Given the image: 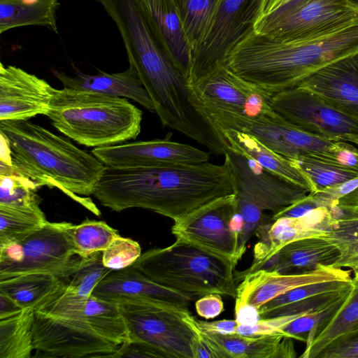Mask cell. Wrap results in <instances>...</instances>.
<instances>
[{"label": "cell", "instance_id": "obj_1", "mask_svg": "<svg viewBox=\"0 0 358 358\" xmlns=\"http://www.w3.org/2000/svg\"><path fill=\"white\" fill-rule=\"evenodd\" d=\"M234 194L229 166L209 162L134 167L106 166L93 195L116 212L140 208L178 221Z\"/></svg>", "mask_w": 358, "mask_h": 358}, {"label": "cell", "instance_id": "obj_2", "mask_svg": "<svg viewBox=\"0 0 358 358\" xmlns=\"http://www.w3.org/2000/svg\"><path fill=\"white\" fill-rule=\"evenodd\" d=\"M358 52V24L314 38L285 41L254 31L227 57L235 75L273 95L323 66Z\"/></svg>", "mask_w": 358, "mask_h": 358}, {"label": "cell", "instance_id": "obj_3", "mask_svg": "<svg viewBox=\"0 0 358 358\" xmlns=\"http://www.w3.org/2000/svg\"><path fill=\"white\" fill-rule=\"evenodd\" d=\"M0 134L8 142L11 168L38 187H56L97 216L92 199L105 165L92 153L78 148L29 120L0 121Z\"/></svg>", "mask_w": 358, "mask_h": 358}, {"label": "cell", "instance_id": "obj_4", "mask_svg": "<svg viewBox=\"0 0 358 358\" xmlns=\"http://www.w3.org/2000/svg\"><path fill=\"white\" fill-rule=\"evenodd\" d=\"M46 116L65 136L101 148L135 139L143 112L124 97L64 87L56 90Z\"/></svg>", "mask_w": 358, "mask_h": 358}, {"label": "cell", "instance_id": "obj_5", "mask_svg": "<svg viewBox=\"0 0 358 358\" xmlns=\"http://www.w3.org/2000/svg\"><path fill=\"white\" fill-rule=\"evenodd\" d=\"M232 259L176 239L171 245L148 250L132 265L155 283L191 301L209 294L236 296Z\"/></svg>", "mask_w": 358, "mask_h": 358}, {"label": "cell", "instance_id": "obj_6", "mask_svg": "<svg viewBox=\"0 0 358 358\" xmlns=\"http://www.w3.org/2000/svg\"><path fill=\"white\" fill-rule=\"evenodd\" d=\"M224 156L231 173L237 211L244 220L238 245L241 258L247 243L264 222L308 192L229 148Z\"/></svg>", "mask_w": 358, "mask_h": 358}, {"label": "cell", "instance_id": "obj_7", "mask_svg": "<svg viewBox=\"0 0 358 358\" xmlns=\"http://www.w3.org/2000/svg\"><path fill=\"white\" fill-rule=\"evenodd\" d=\"M116 303L127 327L128 341L148 344L164 357L195 358L199 333L187 317L188 308L152 300Z\"/></svg>", "mask_w": 358, "mask_h": 358}, {"label": "cell", "instance_id": "obj_8", "mask_svg": "<svg viewBox=\"0 0 358 358\" xmlns=\"http://www.w3.org/2000/svg\"><path fill=\"white\" fill-rule=\"evenodd\" d=\"M206 113L216 128L248 134L288 159L308 156L341 166L343 151L349 143L328 140L303 131L272 108L254 117L216 110Z\"/></svg>", "mask_w": 358, "mask_h": 358}, {"label": "cell", "instance_id": "obj_9", "mask_svg": "<svg viewBox=\"0 0 358 358\" xmlns=\"http://www.w3.org/2000/svg\"><path fill=\"white\" fill-rule=\"evenodd\" d=\"M70 222H50L24 239L0 246V280L47 273L61 280L70 275L80 257L67 229Z\"/></svg>", "mask_w": 358, "mask_h": 358}, {"label": "cell", "instance_id": "obj_10", "mask_svg": "<svg viewBox=\"0 0 358 358\" xmlns=\"http://www.w3.org/2000/svg\"><path fill=\"white\" fill-rule=\"evenodd\" d=\"M358 24V6L349 0H301L262 16L255 31L285 41L320 37Z\"/></svg>", "mask_w": 358, "mask_h": 358}, {"label": "cell", "instance_id": "obj_11", "mask_svg": "<svg viewBox=\"0 0 358 358\" xmlns=\"http://www.w3.org/2000/svg\"><path fill=\"white\" fill-rule=\"evenodd\" d=\"M265 1L220 0L207 34L192 54L189 85L223 64L229 54L255 31Z\"/></svg>", "mask_w": 358, "mask_h": 358}, {"label": "cell", "instance_id": "obj_12", "mask_svg": "<svg viewBox=\"0 0 358 358\" xmlns=\"http://www.w3.org/2000/svg\"><path fill=\"white\" fill-rule=\"evenodd\" d=\"M272 109L301 129L334 141L358 145V118L325 98L301 87L272 95Z\"/></svg>", "mask_w": 358, "mask_h": 358}, {"label": "cell", "instance_id": "obj_13", "mask_svg": "<svg viewBox=\"0 0 358 358\" xmlns=\"http://www.w3.org/2000/svg\"><path fill=\"white\" fill-rule=\"evenodd\" d=\"M34 350L45 357H113L116 345L98 334L84 317H68L36 310Z\"/></svg>", "mask_w": 358, "mask_h": 358}, {"label": "cell", "instance_id": "obj_14", "mask_svg": "<svg viewBox=\"0 0 358 358\" xmlns=\"http://www.w3.org/2000/svg\"><path fill=\"white\" fill-rule=\"evenodd\" d=\"M234 194L203 206L184 218L174 222L171 233L179 239L210 252L232 259H241L239 236L231 227L237 213Z\"/></svg>", "mask_w": 358, "mask_h": 358}, {"label": "cell", "instance_id": "obj_15", "mask_svg": "<svg viewBox=\"0 0 358 358\" xmlns=\"http://www.w3.org/2000/svg\"><path fill=\"white\" fill-rule=\"evenodd\" d=\"M189 86L205 113L217 110L254 117L272 108V95L239 78L223 64Z\"/></svg>", "mask_w": 358, "mask_h": 358}, {"label": "cell", "instance_id": "obj_16", "mask_svg": "<svg viewBox=\"0 0 358 358\" xmlns=\"http://www.w3.org/2000/svg\"><path fill=\"white\" fill-rule=\"evenodd\" d=\"M164 139L136 141L94 148L92 153L106 166L134 167L160 164H194L208 162L210 153L188 144Z\"/></svg>", "mask_w": 358, "mask_h": 358}, {"label": "cell", "instance_id": "obj_17", "mask_svg": "<svg viewBox=\"0 0 358 358\" xmlns=\"http://www.w3.org/2000/svg\"><path fill=\"white\" fill-rule=\"evenodd\" d=\"M57 89L24 69L0 64V121L46 115Z\"/></svg>", "mask_w": 358, "mask_h": 358}, {"label": "cell", "instance_id": "obj_18", "mask_svg": "<svg viewBox=\"0 0 358 358\" xmlns=\"http://www.w3.org/2000/svg\"><path fill=\"white\" fill-rule=\"evenodd\" d=\"M334 220L328 208L319 207L303 217L271 218L264 222L255 234L258 241L254 246L251 266L244 271L235 273L236 279L257 271L281 248L292 241L324 236Z\"/></svg>", "mask_w": 358, "mask_h": 358}, {"label": "cell", "instance_id": "obj_19", "mask_svg": "<svg viewBox=\"0 0 358 358\" xmlns=\"http://www.w3.org/2000/svg\"><path fill=\"white\" fill-rule=\"evenodd\" d=\"M236 287L235 307L249 305L257 310L274 298L297 287L331 280H352L350 271L319 265L314 271L296 275L259 269L243 275Z\"/></svg>", "mask_w": 358, "mask_h": 358}, {"label": "cell", "instance_id": "obj_20", "mask_svg": "<svg viewBox=\"0 0 358 358\" xmlns=\"http://www.w3.org/2000/svg\"><path fill=\"white\" fill-rule=\"evenodd\" d=\"M296 86L325 98L358 118V52L323 66Z\"/></svg>", "mask_w": 358, "mask_h": 358}, {"label": "cell", "instance_id": "obj_21", "mask_svg": "<svg viewBox=\"0 0 358 358\" xmlns=\"http://www.w3.org/2000/svg\"><path fill=\"white\" fill-rule=\"evenodd\" d=\"M160 46L188 80L192 50L183 34L174 0H138Z\"/></svg>", "mask_w": 358, "mask_h": 358}, {"label": "cell", "instance_id": "obj_22", "mask_svg": "<svg viewBox=\"0 0 358 358\" xmlns=\"http://www.w3.org/2000/svg\"><path fill=\"white\" fill-rule=\"evenodd\" d=\"M92 295L115 303L122 300H152L187 308L192 301L152 281L133 266L109 273L96 286Z\"/></svg>", "mask_w": 358, "mask_h": 358}, {"label": "cell", "instance_id": "obj_23", "mask_svg": "<svg viewBox=\"0 0 358 358\" xmlns=\"http://www.w3.org/2000/svg\"><path fill=\"white\" fill-rule=\"evenodd\" d=\"M340 256L338 249L322 237L306 238L292 241L263 263L264 269L285 275L314 271L319 265L334 266Z\"/></svg>", "mask_w": 358, "mask_h": 358}, {"label": "cell", "instance_id": "obj_24", "mask_svg": "<svg viewBox=\"0 0 358 358\" xmlns=\"http://www.w3.org/2000/svg\"><path fill=\"white\" fill-rule=\"evenodd\" d=\"M52 73L63 84L64 87L129 98L140 103L149 111L155 112L150 95L135 70L131 66L124 71L115 73L100 72L91 75L77 70L74 76H69L57 70H52Z\"/></svg>", "mask_w": 358, "mask_h": 358}, {"label": "cell", "instance_id": "obj_25", "mask_svg": "<svg viewBox=\"0 0 358 358\" xmlns=\"http://www.w3.org/2000/svg\"><path fill=\"white\" fill-rule=\"evenodd\" d=\"M201 332L212 344L219 358H294L296 356L293 338L281 334L249 337L238 334Z\"/></svg>", "mask_w": 358, "mask_h": 358}, {"label": "cell", "instance_id": "obj_26", "mask_svg": "<svg viewBox=\"0 0 358 358\" xmlns=\"http://www.w3.org/2000/svg\"><path fill=\"white\" fill-rule=\"evenodd\" d=\"M218 129L228 148L255 161L265 169L303 187L308 192H315L311 181L291 160L271 150L248 134L231 129Z\"/></svg>", "mask_w": 358, "mask_h": 358}, {"label": "cell", "instance_id": "obj_27", "mask_svg": "<svg viewBox=\"0 0 358 358\" xmlns=\"http://www.w3.org/2000/svg\"><path fill=\"white\" fill-rule=\"evenodd\" d=\"M59 0H0V34L20 27L37 25L58 34Z\"/></svg>", "mask_w": 358, "mask_h": 358}, {"label": "cell", "instance_id": "obj_28", "mask_svg": "<svg viewBox=\"0 0 358 358\" xmlns=\"http://www.w3.org/2000/svg\"><path fill=\"white\" fill-rule=\"evenodd\" d=\"M64 282L47 273H31L0 280V293L13 299L21 308L41 307Z\"/></svg>", "mask_w": 358, "mask_h": 358}, {"label": "cell", "instance_id": "obj_29", "mask_svg": "<svg viewBox=\"0 0 358 358\" xmlns=\"http://www.w3.org/2000/svg\"><path fill=\"white\" fill-rule=\"evenodd\" d=\"M34 313L33 308H24L0 319V358L31 357Z\"/></svg>", "mask_w": 358, "mask_h": 358}, {"label": "cell", "instance_id": "obj_30", "mask_svg": "<svg viewBox=\"0 0 358 358\" xmlns=\"http://www.w3.org/2000/svg\"><path fill=\"white\" fill-rule=\"evenodd\" d=\"M83 316L106 340L118 345L129 340L127 327L117 303L90 295L85 300Z\"/></svg>", "mask_w": 358, "mask_h": 358}, {"label": "cell", "instance_id": "obj_31", "mask_svg": "<svg viewBox=\"0 0 358 358\" xmlns=\"http://www.w3.org/2000/svg\"><path fill=\"white\" fill-rule=\"evenodd\" d=\"M48 222L39 205L15 207L0 204V246L24 239Z\"/></svg>", "mask_w": 358, "mask_h": 358}, {"label": "cell", "instance_id": "obj_32", "mask_svg": "<svg viewBox=\"0 0 358 358\" xmlns=\"http://www.w3.org/2000/svg\"><path fill=\"white\" fill-rule=\"evenodd\" d=\"M358 331V278L352 281L350 296L327 326L306 347L301 358H316L328 344L336 338Z\"/></svg>", "mask_w": 358, "mask_h": 358}, {"label": "cell", "instance_id": "obj_33", "mask_svg": "<svg viewBox=\"0 0 358 358\" xmlns=\"http://www.w3.org/2000/svg\"><path fill=\"white\" fill-rule=\"evenodd\" d=\"M174 1L183 34L193 54L208 32L220 0Z\"/></svg>", "mask_w": 358, "mask_h": 358}, {"label": "cell", "instance_id": "obj_34", "mask_svg": "<svg viewBox=\"0 0 358 358\" xmlns=\"http://www.w3.org/2000/svg\"><path fill=\"white\" fill-rule=\"evenodd\" d=\"M67 231L76 255L82 258L103 252L120 236L104 221L88 219L78 224L70 223Z\"/></svg>", "mask_w": 358, "mask_h": 358}, {"label": "cell", "instance_id": "obj_35", "mask_svg": "<svg viewBox=\"0 0 358 358\" xmlns=\"http://www.w3.org/2000/svg\"><path fill=\"white\" fill-rule=\"evenodd\" d=\"M351 289L327 306L292 320L282 328V331L287 336L306 342L308 347L344 306Z\"/></svg>", "mask_w": 358, "mask_h": 358}, {"label": "cell", "instance_id": "obj_36", "mask_svg": "<svg viewBox=\"0 0 358 358\" xmlns=\"http://www.w3.org/2000/svg\"><path fill=\"white\" fill-rule=\"evenodd\" d=\"M321 237L327 239L340 252L334 266L350 268L354 273L358 271V213L347 219L334 220L329 229Z\"/></svg>", "mask_w": 358, "mask_h": 358}, {"label": "cell", "instance_id": "obj_37", "mask_svg": "<svg viewBox=\"0 0 358 358\" xmlns=\"http://www.w3.org/2000/svg\"><path fill=\"white\" fill-rule=\"evenodd\" d=\"M289 160L311 181L314 193L358 176V171L317 157L301 156Z\"/></svg>", "mask_w": 358, "mask_h": 358}, {"label": "cell", "instance_id": "obj_38", "mask_svg": "<svg viewBox=\"0 0 358 358\" xmlns=\"http://www.w3.org/2000/svg\"><path fill=\"white\" fill-rule=\"evenodd\" d=\"M39 188L32 180L15 173L0 162V204L15 207L40 205Z\"/></svg>", "mask_w": 358, "mask_h": 358}, {"label": "cell", "instance_id": "obj_39", "mask_svg": "<svg viewBox=\"0 0 358 358\" xmlns=\"http://www.w3.org/2000/svg\"><path fill=\"white\" fill-rule=\"evenodd\" d=\"M111 271L104 266L102 252H99L87 257H80L73 271L62 280L70 290L83 298H87L99 282Z\"/></svg>", "mask_w": 358, "mask_h": 358}, {"label": "cell", "instance_id": "obj_40", "mask_svg": "<svg viewBox=\"0 0 358 358\" xmlns=\"http://www.w3.org/2000/svg\"><path fill=\"white\" fill-rule=\"evenodd\" d=\"M352 281V280H331L297 287L264 304L258 309L259 316L275 308L299 301L313 295L343 289L350 286Z\"/></svg>", "mask_w": 358, "mask_h": 358}, {"label": "cell", "instance_id": "obj_41", "mask_svg": "<svg viewBox=\"0 0 358 358\" xmlns=\"http://www.w3.org/2000/svg\"><path fill=\"white\" fill-rule=\"evenodd\" d=\"M352 288L350 286L338 291H331L313 295L267 312L260 316L261 319L282 316L303 315L324 308L345 294Z\"/></svg>", "mask_w": 358, "mask_h": 358}, {"label": "cell", "instance_id": "obj_42", "mask_svg": "<svg viewBox=\"0 0 358 358\" xmlns=\"http://www.w3.org/2000/svg\"><path fill=\"white\" fill-rule=\"evenodd\" d=\"M141 255L137 241L119 236L102 252V261L108 269L120 271L132 266Z\"/></svg>", "mask_w": 358, "mask_h": 358}, {"label": "cell", "instance_id": "obj_43", "mask_svg": "<svg viewBox=\"0 0 358 358\" xmlns=\"http://www.w3.org/2000/svg\"><path fill=\"white\" fill-rule=\"evenodd\" d=\"M313 194L320 207L358 208V176Z\"/></svg>", "mask_w": 358, "mask_h": 358}, {"label": "cell", "instance_id": "obj_44", "mask_svg": "<svg viewBox=\"0 0 358 358\" xmlns=\"http://www.w3.org/2000/svg\"><path fill=\"white\" fill-rule=\"evenodd\" d=\"M301 315L282 316L261 319L252 324H237L235 334L249 337H259L281 334L287 336L282 328Z\"/></svg>", "mask_w": 358, "mask_h": 358}, {"label": "cell", "instance_id": "obj_45", "mask_svg": "<svg viewBox=\"0 0 358 358\" xmlns=\"http://www.w3.org/2000/svg\"><path fill=\"white\" fill-rule=\"evenodd\" d=\"M316 358H358V331L336 338Z\"/></svg>", "mask_w": 358, "mask_h": 358}, {"label": "cell", "instance_id": "obj_46", "mask_svg": "<svg viewBox=\"0 0 358 358\" xmlns=\"http://www.w3.org/2000/svg\"><path fill=\"white\" fill-rule=\"evenodd\" d=\"M319 207L313 192H309V194L303 198L272 215L271 218L272 220H276L280 217H300L308 214L310 212Z\"/></svg>", "mask_w": 358, "mask_h": 358}, {"label": "cell", "instance_id": "obj_47", "mask_svg": "<svg viewBox=\"0 0 358 358\" xmlns=\"http://www.w3.org/2000/svg\"><path fill=\"white\" fill-rule=\"evenodd\" d=\"M113 357H164L156 349L144 343L127 341L120 345Z\"/></svg>", "mask_w": 358, "mask_h": 358}, {"label": "cell", "instance_id": "obj_48", "mask_svg": "<svg viewBox=\"0 0 358 358\" xmlns=\"http://www.w3.org/2000/svg\"><path fill=\"white\" fill-rule=\"evenodd\" d=\"M222 295L219 294H206L195 302L197 314L206 320L213 319L224 311Z\"/></svg>", "mask_w": 358, "mask_h": 358}, {"label": "cell", "instance_id": "obj_49", "mask_svg": "<svg viewBox=\"0 0 358 358\" xmlns=\"http://www.w3.org/2000/svg\"><path fill=\"white\" fill-rule=\"evenodd\" d=\"M189 321L200 331L210 333H218L221 334H235L236 327L238 323L236 320H222L213 322H204L196 319L188 314Z\"/></svg>", "mask_w": 358, "mask_h": 358}, {"label": "cell", "instance_id": "obj_50", "mask_svg": "<svg viewBox=\"0 0 358 358\" xmlns=\"http://www.w3.org/2000/svg\"><path fill=\"white\" fill-rule=\"evenodd\" d=\"M235 320L238 324H252L261 320L258 310L249 305L235 307Z\"/></svg>", "mask_w": 358, "mask_h": 358}, {"label": "cell", "instance_id": "obj_51", "mask_svg": "<svg viewBox=\"0 0 358 358\" xmlns=\"http://www.w3.org/2000/svg\"><path fill=\"white\" fill-rule=\"evenodd\" d=\"M301 0H266L262 16L281 11Z\"/></svg>", "mask_w": 358, "mask_h": 358}, {"label": "cell", "instance_id": "obj_52", "mask_svg": "<svg viewBox=\"0 0 358 358\" xmlns=\"http://www.w3.org/2000/svg\"><path fill=\"white\" fill-rule=\"evenodd\" d=\"M22 310L13 299L0 293V319L14 315Z\"/></svg>", "mask_w": 358, "mask_h": 358}, {"label": "cell", "instance_id": "obj_53", "mask_svg": "<svg viewBox=\"0 0 358 358\" xmlns=\"http://www.w3.org/2000/svg\"><path fill=\"white\" fill-rule=\"evenodd\" d=\"M349 1L358 6V0H349Z\"/></svg>", "mask_w": 358, "mask_h": 358}, {"label": "cell", "instance_id": "obj_54", "mask_svg": "<svg viewBox=\"0 0 358 358\" xmlns=\"http://www.w3.org/2000/svg\"><path fill=\"white\" fill-rule=\"evenodd\" d=\"M355 278H358V271L355 273Z\"/></svg>", "mask_w": 358, "mask_h": 358}, {"label": "cell", "instance_id": "obj_55", "mask_svg": "<svg viewBox=\"0 0 358 358\" xmlns=\"http://www.w3.org/2000/svg\"><path fill=\"white\" fill-rule=\"evenodd\" d=\"M355 210H356L357 211H358V208H355Z\"/></svg>", "mask_w": 358, "mask_h": 358}]
</instances>
